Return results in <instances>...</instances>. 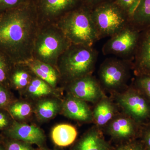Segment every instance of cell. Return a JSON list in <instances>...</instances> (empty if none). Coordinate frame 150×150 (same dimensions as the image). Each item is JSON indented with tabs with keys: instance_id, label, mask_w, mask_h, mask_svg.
I'll return each mask as SVG.
<instances>
[{
	"instance_id": "cell-12",
	"label": "cell",
	"mask_w": 150,
	"mask_h": 150,
	"mask_svg": "<svg viewBox=\"0 0 150 150\" xmlns=\"http://www.w3.org/2000/svg\"><path fill=\"white\" fill-rule=\"evenodd\" d=\"M4 137L35 145L39 149L46 147V138L44 132L33 125L14 121L4 132Z\"/></svg>"
},
{
	"instance_id": "cell-29",
	"label": "cell",
	"mask_w": 150,
	"mask_h": 150,
	"mask_svg": "<svg viewBox=\"0 0 150 150\" xmlns=\"http://www.w3.org/2000/svg\"><path fill=\"white\" fill-rule=\"evenodd\" d=\"M139 139L145 150H150V122L142 126Z\"/></svg>"
},
{
	"instance_id": "cell-33",
	"label": "cell",
	"mask_w": 150,
	"mask_h": 150,
	"mask_svg": "<svg viewBox=\"0 0 150 150\" xmlns=\"http://www.w3.org/2000/svg\"><path fill=\"white\" fill-rule=\"evenodd\" d=\"M109 0H83V5L91 9H92L96 6Z\"/></svg>"
},
{
	"instance_id": "cell-11",
	"label": "cell",
	"mask_w": 150,
	"mask_h": 150,
	"mask_svg": "<svg viewBox=\"0 0 150 150\" xmlns=\"http://www.w3.org/2000/svg\"><path fill=\"white\" fill-rule=\"evenodd\" d=\"M68 93L86 102L95 103L105 96L98 80L90 74L65 85Z\"/></svg>"
},
{
	"instance_id": "cell-32",
	"label": "cell",
	"mask_w": 150,
	"mask_h": 150,
	"mask_svg": "<svg viewBox=\"0 0 150 150\" xmlns=\"http://www.w3.org/2000/svg\"><path fill=\"white\" fill-rule=\"evenodd\" d=\"M10 123V119L5 113L0 111V130L6 129Z\"/></svg>"
},
{
	"instance_id": "cell-6",
	"label": "cell",
	"mask_w": 150,
	"mask_h": 150,
	"mask_svg": "<svg viewBox=\"0 0 150 150\" xmlns=\"http://www.w3.org/2000/svg\"><path fill=\"white\" fill-rule=\"evenodd\" d=\"M112 96L122 112L138 124L142 126L150 123V101L133 84L122 91L112 94Z\"/></svg>"
},
{
	"instance_id": "cell-19",
	"label": "cell",
	"mask_w": 150,
	"mask_h": 150,
	"mask_svg": "<svg viewBox=\"0 0 150 150\" xmlns=\"http://www.w3.org/2000/svg\"><path fill=\"white\" fill-rule=\"evenodd\" d=\"M77 136V131L74 126L67 123L56 125L51 132V138L53 143L60 147H64L73 144Z\"/></svg>"
},
{
	"instance_id": "cell-31",
	"label": "cell",
	"mask_w": 150,
	"mask_h": 150,
	"mask_svg": "<svg viewBox=\"0 0 150 150\" xmlns=\"http://www.w3.org/2000/svg\"><path fill=\"white\" fill-rule=\"evenodd\" d=\"M10 100L9 92L6 86L0 83V108L6 106Z\"/></svg>"
},
{
	"instance_id": "cell-28",
	"label": "cell",
	"mask_w": 150,
	"mask_h": 150,
	"mask_svg": "<svg viewBox=\"0 0 150 150\" xmlns=\"http://www.w3.org/2000/svg\"><path fill=\"white\" fill-rule=\"evenodd\" d=\"M114 2L124 11L126 12L129 16L131 14L138 4L139 0H113Z\"/></svg>"
},
{
	"instance_id": "cell-5",
	"label": "cell",
	"mask_w": 150,
	"mask_h": 150,
	"mask_svg": "<svg viewBox=\"0 0 150 150\" xmlns=\"http://www.w3.org/2000/svg\"><path fill=\"white\" fill-rule=\"evenodd\" d=\"M91 13L100 40L114 35L129 22L128 15L113 0L96 6Z\"/></svg>"
},
{
	"instance_id": "cell-13",
	"label": "cell",
	"mask_w": 150,
	"mask_h": 150,
	"mask_svg": "<svg viewBox=\"0 0 150 150\" xmlns=\"http://www.w3.org/2000/svg\"><path fill=\"white\" fill-rule=\"evenodd\" d=\"M132 62L135 76H150V27L141 31Z\"/></svg>"
},
{
	"instance_id": "cell-27",
	"label": "cell",
	"mask_w": 150,
	"mask_h": 150,
	"mask_svg": "<svg viewBox=\"0 0 150 150\" xmlns=\"http://www.w3.org/2000/svg\"><path fill=\"white\" fill-rule=\"evenodd\" d=\"M30 0H0V15L17 8Z\"/></svg>"
},
{
	"instance_id": "cell-18",
	"label": "cell",
	"mask_w": 150,
	"mask_h": 150,
	"mask_svg": "<svg viewBox=\"0 0 150 150\" xmlns=\"http://www.w3.org/2000/svg\"><path fill=\"white\" fill-rule=\"evenodd\" d=\"M34 74L25 63L13 64L8 78V85L19 90H25Z\"/></svg>"
},
{
	"instance_id": "cell-8",
	"label": "cell",
	"mask_w": 150,
	"mask_h": 150,
	"mask_svg": "<svg viewBox=\"0 0 150 150\" xmlns=\"http://www.w3.org/2000/svg\"><path fill=\"white\" fill-rule=\"evenodd\" d=\"M140 33L141 31L129 22L105 42L102 47L103 54L132 62L139 43Z\"/></svg>"
},
{
	"instance_id": "cell-23",
	"label": "cell",
	"mask_w": 150,
	"mask_h": 150,
	"mask_svg": "<svg viewBox=\"0 0 150 150\" xmlns=\"http://www.w3.org/2000/svg\"><path fill=\"white\" fill-rule=\"evenodd\" d=\"M9 112L12 116L18 120H24L29 117L32 112L31 105L25 101H17L10 105Z\"/></svg>"
},
{
	"instance_id": "cell-36",
	"label": "cell",
	"mask_w": 150,
	"mask_h": 150,
	"mask_svg": "<svg viewBox=\"0 0 150 150\" xmlns=\"http://www.w3.org/2000/svg\"><path fill=\"white\" fill-rule=\"evenodd\" d=\"M3 139H4V137H1V136H0V143H2Z\"/></svg>"
},
{
	"instance_id": "cell-24",
	"label": "cell",
	"mask_w": 150,
	"mask_h": 150,
	"mask_svg": "<svg viewBox=\"0 0 150 150\" xmlns=\"http://www.w3.org/2000/svg\"><path fill=\"white\" fill-rule=\"evenodd\" d=\"M13 64L0 52V83L8 85V78Z\"/></svg>"
},
{
	"instance_id": "cell-22",
	"label": "cell",
	"mask_w": 150,
	"mask_h": 150,
	"mask_svg": "<svg viewBox=\"0 0 150 150\" xmlns=\"http://www.w3.org/2000/svg\"><path fill=\"white\" fill-rule=\"evenodd\" d=\"M55 90L46 81L35 76L25 90L30 96L40 98L54 93Z\"/></svg>"
},
{
	"instance_id": "cell-7",
	"label": "cell",
	"mask_w": 150,
	"mask_h": 150,
	"mask_svg": "<svg viewBox=\"0 0 150 150\" xmlns=\"http://www.w3.org/2000/svg\"><path fill=\"white\" fill-rule=\"evenodd\" d=\"M133 71L131 61L118 58L105 59L100 66L98 81L103 90L111 94L126 88Z\"/></svg>"
},
{
	"instance_id": "cell-17",
	"label": "cell",
	"mask_w": 150,
	"mask_h": 150,
	"mask_svg": "<svg viewBox=\"0 0 150 150\" xmlns=\"http://www.w3.org/2000/svg\"><path fill=\"white\" fill-rule=\"evenodd\" d=\"M25 63L35 76L46 81L53 88L56 89L61 83V76L56 67L34 59Z\"/></svg>"
},
{
	"instance_id": "cell-2",
	"label": "cell",
	"mask_w": 150,
	"mask_h": 150,
	"mask_svg": "<svg viewBox=\"0 0 150 150\" xmlns=\"http://www.w3.org/2000/svg\"><path fill=\"white\" fill-rule=\"evenodd\" d=\"M98 53L93 46L71 44L59 57L56 68L65 85L79 79L92 74Z\"/></svg>"
},
{
	"instance_id": "cell-21",
	"label": "cell",
	"mask_w": 150,
	"mask_h": 150,
	"mask_svg": "<svg viewBox=\"0 0 150 150\" xmlns=\"http://www.w3.org/2000/svg\"><path fill=\"white\" fill-rule=\"evenodd\" d=\"M62 103L53 98L40 100L35 108V114L38 118L42 121L50 120L62 110Z\"/></svg>"
},
{
	"instance_id": "cell-15",
	"label": "cell",
	"mask_w": 150,
	"mask_h": 150,
	"mask_svg": "<svg viewBox=\"0 0 150 150\" xmlns=\"http://www.w3.org/2000/svg\"><path fill=\"white\" fill-rule=\"evenodd\" d=\"M114 149L110 142L105 140L102 130L95 125L74 143L70 150H113Z\"/></svg>"
},
{
	"instance_id": "cell-3",
	"label": "cell",
	"mask_w": 150,
	"mask_h": 150,
	"mask_svg": "<svg viewBox=\"0 0 150 150\" xmlns=\"http://www.w3.org/2000/svg\"><path fill=\"white\" fill-rule=\"evenodd\" d=\"M91 11L83 4L65 15L56 23L71 44L93 46L100 40Z\"/></svg>"
},
{
	"instance_id": "cell-9",
	"label": "cell",
	"mask_w": 150,
	"mask_h": 150,
	"mask_svg": "<svg viewBox=\"0 0 150 150\" xmlns=\"http://www.w3.org/2000/svg\"><path fill=\"white\" fill-rule=\"evenodd\" d=\"M39 26L56 24L62 17L83 4V0H35Z\"/></svg>"
},
{
	"instance_id": "cell-34",
	"label": "cell",
	"mask_w": 150,
	"mask_h": 150,
	"mask_svg": "<svg viewBox=\"0 0 150 150\" xmlns=\"http://www.w3.org/2000/svg\"><path fill=\"white\" fill-rule=\"evenodd\" d=\"M39 150H62L60 149H48L46 147H44L39 148Z\"/></svg>"
},
{
	"instance_id": "cell-35",
	"label": "cell",
	"mask_w": 150,
	"mask_h": 150,
	"mask_svg": "<svg viewBox=\"0 0 150 150\" xmlns=\"http://www.w3.org/2000/svg\"><path fill=\"white\" fill-rule=\"evenodd\" d=\"M0 150H6L4 146L2 143H0Z\"/></svg>"
},
{
	"instance_id": "cell-26",
	"label": "cell",
	"mask_w": 150,
	"mask_h": 150,
	"mask_svg": "<svg viewBox=\"0 0 150 150\" xmlns=\"http://www.w3.org/2000/svg\"><path fill=\"white\" fill-rule=\"evenodd\" d=\"M132 84L144 94L150 102V76H135Z\"/></svg>"
},
{
	"instance_id": "cell-16",
	"label": "cell",
	"mask_w": 150,
	"mask_h": 150,
	"mask_svg": "<svg viewBox=\"0 0 150 150\" xmlns=\"http://www.w3.org/2000/svg\"><path fill=\"white\" fill-rule=\"evenodd\" d=\"M92 110L93 123L103 130L118 112V106L106 95L94 104Z\"/></svg>"
},
{
	"instance_id": "cell-14",
	"label": "cell",
	"mask_w": 150,
	"mask_h": 150,
	"mask_svg": "<svg viewBox=\"0 0 150 150\" xmlns=\"http://www.w3.org/2000/svg\"><path fill=\"white\" fill-rule=\"evenodd\" d=\"M62 102V111L67 118L82 123H93L92 110L86 101L68 93Z\"/></svg>"
},
{
	"instance_id": "cell-25",
	"label": "cell",
	"mask_w": 150,
	"mask_h": 150,
	"mask_svg": "<svg viewBox=\"0 0 150 150\" xmlns=\"http://www.w3.org/2000/svg\"><path fill=\"white\" fill-rule=\"evenodd\" d=\"M3 144L6 150H37L31 144L4 137Z\"/></svg>"
},
{
	"instance_id": "cell-10",
	"label": "cell",
	"mask_w": 150,
	"mask_h": 150,
	"mask_svg": "<svg viewBox=\"0 0 150 150\" xmlns=\"http://www.w3.org/2000/svg\"><path fill=\"white\" fill-rule=\"evenodd\" d=\"M142 126L121 112H118L103 129L117 145L139 139Z\"/></svg>"
},
{
	"instance_id": "cell-1",
	"label": "cell",
	"mask_w": 150,
	"mask_h": 150,
	"mask_svg": "<svg viewBox=\"0 0 150 150\" xmlns=\"http://www.w3.org/2000/svg\"><path fill=\"white\" fill-rule=\"evenodd\" d=\"M39 27L34 0L0 15V52L13 64L31 60Z\"/></svg>"
},
{
	"instance_id": "cell-37",
	"label": "cell",
	"mask_w": 150,
	"mask_h": 150,
	"mask_svg": "<svg viewBox=\"0 0 150 150\" xmlns=\"http://www.w3.org/2000/svg\"><path fill=\"white\" fill-rule=\"evenodd\" d=\"M34 1H35V0H34Z\"/></svg>"
},
{
	"instance_id": "cell-30",
	"label": "cell",
	"mask_w": 150,
	"mask_h": 150,
	"mask_svg": "<svg viewBox=\"0 0 150 150\" xmlns=\"http://www.w3.org/2000/svg\"><path fill=\"white\" fill-rule=\"evenodd\" d=\"M113 150H145L139 139L117 145Z\"/></svg>"
},
{
	"instance_id": "cell-20",
	"label": "cell",
	"mask_w": 150,
	"mask_h": 150,
	"mask_svg": "<svg viewBox=\"0 0 150 150\" xmlns=\"http://www.w3.org/2000/svg\"><path fill=\"white\" fill-rule=\"evenodd\" d=\"M129 22L142 31L150 27V0H139L129 17Z\"/></svg>"
},
{
	"instance_id": "cell-4",
	"label": "cell",
	"mask_w": 150,
	"mask_h": 150,
	"mask_svg": "<svg viewBox=\"0 0 150 150\" xmlns=\"http://www.w3.org/2000/svg\"><path fill=\"white\" fill-rule=\"evenodd\" d=\"M71 44L57 24L40 26L34 42L32 59L56 67L59 57Z\"/></svg>"
}]
</instances>
